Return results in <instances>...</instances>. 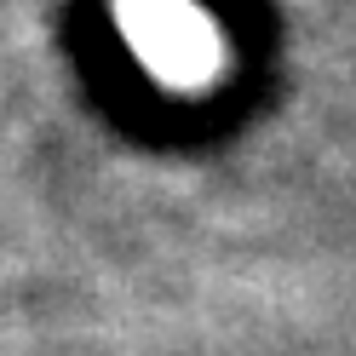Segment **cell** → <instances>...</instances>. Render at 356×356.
Here are the masks:
<instances>
[{
  "mask_svg": "<svg viewBox=\"0 0 356 356\" xmlns=\"http://www.w3.org/2000/svg\"><path fill=\"white\" fill-rule=\"evenodd\" d=\"M121 29L172 81H202L213 70V58H218L213 24L190 0H121Z\"/></svg>",
  "mask_w": 356,
  "mask_h": 356,
  "instance_id": "1",
  "label": "cell"
}]
</instances>
